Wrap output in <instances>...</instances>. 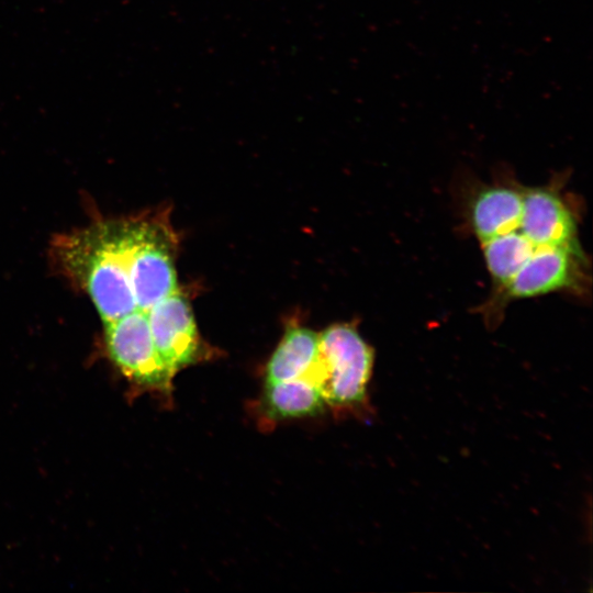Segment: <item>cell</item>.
<instances>
[{"instance_id":"6da1fadb","label":"cell","mask_w":593,"mask_h":593,"mask_svg":"<svg viewBox=\"0 0 593 593\" xmlns=\"http://www.w3.org/2000/svg\"><path fill=\"white\" fill-rule=\"evenodd\" d=\"M53 254L63 272L91 298L103 323L135 310L127 262V220L100 221L59 235Z\"/></svg>"},{"instance_id":"7a4b0ae2","label":"cell","mask_w":593,"mask_h":593,"mask_svg":"<svg viewBox=\"0 0 593 593\" xmlns=\"http://www.w3.org/2000/svg\"><path fill=\"white\" fill-rule=\"evenodd\" d=\"M373 367V350L358 331L335 324L320 334V359L311 380L326 403L351 405L363 401Z\"/></svg>"},{"instance_id":"3957f363","label":"cell","mask_w":593,"mask_h":593,"mask_svg":"<svg viewBox=\"0 0 593 593\" xmlns=\"http://www.w3.org/2000/svg\"><path fill=\"white\" fill-rule=\"evenodd\" d=\"M163 223L127 220L128 278L137 310L178 290L172 247Z\"/></svg>"},{"instance_id":"277c9868","label":"cell","mask_w":593,"mask_h":593,"mask_svg":"<svg viewBox=\"0 0 593 593\" xmlns=\"http://www.w3.org/2000/svg\"><path fill=\"white\" fill-rule=\"evenodd\" d=\"M103 325L108 355L126 379L145 391L168 394L175 373L155 347L146 312L135 310Z\"/></svg>"},{"instance_id":"5b68a950","label":"cell","mask_w":593,"mask_h":593,"mask_svg":"<svg viewBox=\"0 0 593 593\" xmlns=\"http://www.w3.org/2000/svg\"><path fill=\"white\" fill-rule=\"evenodd\" d=\"M146 314L155 347L174 373L197 361L198 331L190 305L179 290L156 302Z\"/></svg>"},{"instance_id":"8992f818","label":"cell","mask_w":593,"mask_h":593,"mask_svg":"<svg viewBox=\"0 0 593 593\" xmlns=\"http://www.w3.org/2000/svg\"><path fill=\"white\" fill-rule=\"evenodd\" d=\"M517 227L539 247L580 249L574 215L550 189H523Z\"/></svg>"},{"instance_id":"52a82bcc","label":"cell","mask_w":593,"mask_h":593,"mask_svg":"<svg viewBox=\"0 0 593 593\" xmlns=\"http://www.w3.org/2000/svg\"><path fill=\"white\" fill-rule=\"evenodd\" d=\"M318 359L320 335L305 327H290L268 362L266 382L310 379Z\"/></svg>"},{"instance_id":"ba28073f","label":"cell","mask_w":593,"mask_h":593,"mask_svg":"<svg viewBox=\"0 0 593 593\" xmlns=\"http://www.w3.org/2000/svg\"><path fill=\"white\" fill-rule=\"evenodd\" d=\"M264 401L273 418H293L320 413L325 400L320 388L307 378L266 382Z\"/></svg>"}]
</instances>
